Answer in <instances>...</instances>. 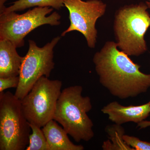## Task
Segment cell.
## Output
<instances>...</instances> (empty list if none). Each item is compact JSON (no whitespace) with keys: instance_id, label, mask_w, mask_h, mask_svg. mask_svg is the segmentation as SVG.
<instances>
[{"instance_id":"obj_19","label":"cell","mask_w":150,"mask_h":150,"mask_svg":"<svg viewBox=\"0 0 150 150\" xmlns=\"http://www.w3.org/2000/svg\"><path fill=\"white\" fill-rule=\"evenodd\" d=\"M146 4L147 5L148 8H150V0H147L146 2Z\"/></svg>"},{"instance_id":"obj_15","label":"cell","mask_w":150,"mask_h":150,"mask_svg":"<svg viewBox=\"0 0 150 150\" xmlns=\"http://www.w3.org/2000/svg\"><path fill=\"white\" fill-rule=\"evenodd\" d=\"M123 139L135 150H150V142L140 140L139 138L124 134Z\"/></svg>"},{"instance_id":"obj_13","label":"cell","mask_w":150,"mask_h":150,"mask_svg":"<svg viewBox=\"0 0 150 150\" xmlns=\"http://www.w3.org/2000/svg\"><path fill=\"white\" fill-rule=\"evenodd\" d=\"M65 0H18L12 3V5L6 7L2 13H8L11 12L20 11L34 7H49L56 10H59L64 6Z\"/></svg>"},{"instance_id":"obj_18","label":"cell","mask_w":150,"mask_h":150,"mask_svg":"<svg viewBox=\"0 0 150 150\" xmlns=\"http://www.w3.org/2000/svg\"><path fill=\"white\" fill-rule=\"evenodd\" d=\"M7 1V0H0V12H1L5 8L4 4Z\"/></svg>"},{"instance_id":"obj_17","label":"cell","mask_w":150,"mask_h":150,"mask_svg":"<svg viewBox=\"0 0 150 150\" xmlns=\"http://www.w3.org/2000/svg\"><path fill=\"white\" fill-rule=\"evenodd\" d=\"M149 126H150V121H144L138 124V126L139 127L140 129H144Z\"/></svg>"},{"instance_id":"obj_6","label":"cell","mask_w":150,"mask_h":150,"mask_svg":"<svg viewBox=\"0 0 150 150\" xmlns=\"http://www.w3.org/2000/svg\"><path fill=\"white\" fill-rule=\"evenodd\" d=\"M62 82L42 76L27 95L21 100L23 111L29 123L42 128L53 120L57 101L62 93Z\"/></svg>"},{"instance_id":"obj_1","label":"cell","mask_w":150,"mask_h":150,"mask_svg":"<svg viewBox=\"0 0 150 150\" xmlns=\"http://www.w3.org/2000/svg\"><path fill=\"white\" fill-rule=\"evenodd\" d=\"M93 62L100 83L120 99L135 97L150 87V74L142 72L141 66L118 50L114 41L106 42L95 54Z\"/></svg>"},{"instance_id":"obj_8","label":"cell","mask_w":150,"mask_h":150,"mask_svg":"<svg viewBox=\"0 0 150 150\" xmlns=\"http://www.w3.org/2000/svg\"><path fill=\"white\" fill-rule=\"evenodd\" d=\"M64 4L69 13L70 25L62 36L77 31L84 36L88 47L94 48L97 37L96 24L98 19L105 13L106 4L101 0H65Z\"/></svg>"},{"instance_id":"obj_2","label":"cell","mask_w":150,"mask_h":150,"mask_svg":"<svg viewBox=\"0 0 150 150\" xmlns=\"http://www.w3.org/2000/svg\"><path fill=\"white\" fill-rule=\"evenodd\" d=\"M82 87L64 89L57 101L54 120L61 124L76 142H88L93 138V123L88 115L92 108L88 96H83Z\"/></svg>"},{"instance_id":"obj_12","label":"cell","mask_w":150,"mask_h":150,"mask_svg":"<svg viewBox=\"0 0 150 150\" xmlns=\"http://www.w3.org/2000/svg\"><path fill=\"white\" fill-rule=\"evenodd\" d=\"M108 140L103 142L102 147L104 150H135L123 139L125 134L124 128L121 125H108L105 128Z\"/></svg>"},{"instance_id":"obj_14","label":"cell","mask_w":150,"mask_h":150,"mask_svg":"<svg viewBox=\"0 0 150 150\" xmlns=\"http://www.w3.org/2000/svg\"><path fill=\"white\" fill-rule=\"evenodd\" d=\"M32 133L29 136V144L25 150H50L41 128L29 123Z\"/></svg>"},{"instance_id":"obj_7","label":"cell","mask_w":150,"mask_h":150,"mask_svg":"<svg viewBox=\"0 0 150 150\" xmlns=\"http://www.w3.org/2000/svg\"><path fill=\"white\" fill-rule=\"evenodd\" d=\"M60 39V36L54 38L43 47L38 46L34 40H28V51L23 56L19 83L14 94L17 98L22 99L42 76L49 77L55 66L54 49Z\"/></svg>"},{"instance_id":"obj_10","label":"cell","mask_w":150,"mask_h":150,"mask_svg":"<svg viewBox=\"0 0 150 150\" xmlns=\"http://www.w3.org/2000/svg\"><path fill=\"white\" fill-rule=\"evenodd\" d=\"M16 47L7 39H0V78L18 76L23 57L20 56Z\"/></svg>"},{"instance_id":"obj_20","label":"cell","mask_w":150,"mask_h":150,"mask_svg":"<svg viewBox=\"0 0 150 150\" xmlns=\"http://www.w3.org/2000/svg\"><path fill=\"white\" fill-rule=\"evenodd\" d=\"M149 103L150 105V101H149Z\"/></svg>"},{"instance_id":"obj_11","label":"cell","mask_w":150,"mask_h":150,"mask_svg":"<svg viewBox=\"0 0 150 150\" xmlns=\"http://www.w3.org/2000/svg\"><path fill=\"white\" fill-rule=\"evenodd\" d=\"M50 150H83L82 145H75L68 137L64 129L52 120L42 127Z\"/></svg>"},{"instance_id":"obj_5","label":"cell","mask_w":150,"mask_h":150,"mask_svg":"<svg viewBox=\"0 0 150 150\" xmlns=\"http://www.w3.org/2000/svg\"><path fill=\"white\" fill-rule=\"evenodd\" d=\"M49 7H36L24 13L16 12L0 14V39L11 41L16 48L24 45V38L37 28L48 24L52 26L60 25L61 16Z\"/></svg>"},{"instance_id":"obj_4","label":"cell","mask_w":150,"mask_h":150,"mask_svg":"<svg viewBox=\"0 0 150 150\" xmlns=\"http://www.w3.org/2000/svg\"><path fill=\"white\" fill-rule=\"evenodd\" d=\"M31 130L21 100L10 91L0 93V150H25Z\"/></svg>"},{"instance_id":"obj_16","label":"cell","mask_w":150,"mask_h":150,"mask_svg":"<svg viewBox=\"0 0 150 150\" xmlns=\"http://www.w3.org/2000/svg\"><path fill=\"white\" fill-rule=\"evenodd\" d=\"M19 83L18 76L6 78H0V93L7 89L17 88Z\"/></svg>"},{"instance_id":"obj_3","label":"cell","mask_w":150,"mask_h":150,"mask_svg":"<svg viewBox=\"0 0 150 150\" xmlns=\"http://www.w3.org/2000/svg\"><path fill=\"white\" fill-rule=\"evenodd\" d=\"M147 5L141 2L124 6L116 11L114 30L118 47L129 56H139L147 51L145 35L150 27Z\"/></svg>"},{"instance_id":"obj_9","label":"cell","mask_w":150,"mask_h":150,"mask_svg":"<svg viewBox=\"0 0 150 150\" xmlns=\"http://www.w3.org/2000/svg\"><path fill=\"white\" fill-rule=\"evenodd\" d=\"M101 111L115 124L121 125L130 122L138 124L149 116L150 105L148 102L142 105L125 106L113 101L103 107Z\"/></svg>"}]
</instances>
